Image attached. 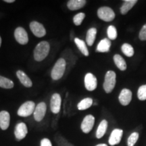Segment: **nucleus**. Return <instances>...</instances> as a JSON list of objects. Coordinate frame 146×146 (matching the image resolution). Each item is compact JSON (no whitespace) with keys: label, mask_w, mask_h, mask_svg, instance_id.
Here are the masks:
<instances>
[{"label":"nucleus","mask_w":146,"mask_h":146,"mask_svg":"<svg viewBox=\"0 0 146 146\" xmlns=\"http://www.w3.org/2000/svg\"><path fill=\"white\" fill-rule=\"evenodd\" d=\"M50 45L48 42L41 41L36 45L34 50V58L36 61L41 62L47 57L49 54Z\"/></svg>","instance_id":"nucleus-1"},{"label":"nucleus","mask_w":146,"mask_h":146,"mask_svg":"<svg viewBox=\"0 0 146 146\" xmlns=\"http://www.w3.org/2000/svg\"><path fill=\"white\" fill-rule=\"evenodd\" d=\"M66 66V60L64 58H60L55 64L52 70L51 76H52V79L59 80L60 78L62 77L64 73L65 72Z\"/></svg>","instance_id":"nucleus-2"},{"label":"nucleus","mask_w":146,"mask_h":146,"mask_svg":"<svg viewBox=\"0 0 146 146\" xmlns=\"http://www.w3.org/2000/svg\"><path fill=\"white\" fill-rule=\"evenodd\" d=\"M116 73L114 71H108L106 74L104 83V89L108 94L111 93L114 89L116 85Z\"/></svg>","instance_id":"nucleus-3"},{"label":"nucleus","mask_w":146,"mask_h":146,"mask_svg":"<svg viewBox=\"0 0 146 146\" xmlns=\"http://www.w3.org/2000/svg\"><path fill=\"white\" fill-rule=\"evenodd\" d=\"M35 104L33 102L29 101L24 103L18 110V115L22 117H27L34 113Z\"/></svg>","instance_id":"nucleus-4"},{"label":"nucleus","mask_w":146,"mask_h":146,"mask_svg":"<svg viewBox=\"0 0 146 146\" xmlns=\"http://www.w3.org/2000/svg\"><path fill=\"white\" fill-rule=\"evenodd\" d=\"M98 16L100 19L106 22L112 21L115 18L114 12L109 7L100 8L98 10Z\"/></svg>","instance_id":"nucleus-5"},{"label":"nucleus","mask_w":146,"mask_h":146,"mask_svg":"<svg viewBox=\"0 0 146 146\" xmlns=\"http://www.w3.org/2000/svg\"><path fill=\"white\" fill-rule=\"evenodd\" d=\"M14 36L18 43L21 45H26L29 41L28 34L23 27H18L16 29L14 32Z\"/></svg>","instance_id":"nucleus-6"},{"label":"nucleus","mask_w":146,"mask_h":146,"mask_svg":"<svg viewBox=\"0 0 146 146\" xmlns=\"http://www.w3.org/2000/svg\"><path fill=\"white\" fill-rule=\"evenodd\" d=\"M30 29L35 35L37 37H43L46 34V31L42 24L33 21L30 24Z\"/></svg>","instance_id":"nucleus-7"},{"label":"nucleus","mask_w":146,"mask_h":146,"mask_svg":"<svg viewBox=\"0 0 146 146\" xmlns=\"http://www.w3.org/2000/svg\"><path fill=\"white\" fill-rule=\"evenodd\" d=\"M95 123V118L92 115H87L81 123V130L84 133H89L93 129Z\"/></svg>","instance_id":"nucleus-8"},{"label":"nucleus","mask_w":146,"mask_h":146,"mask_svg":"<svg viewBox=\"0 0 146 146\" xmlns=\"http://www.w3.org/2000/svg\"><path fill=\"white\" fill-rule=\"evenodd\" d=\"M62 99L60 94H54L52 95L50 101V108L51 111L54 114H58L60 112L61 108Z\"/></svg>","instance_id":"nucleus-9"},{"label":"nucleus","mask_w":146,"mask_h":146,"mask_svg":"<svg viewBox=\"0 0 146 146\" xmlns=\"http://www.w3.org/2000/svg\"><path fill=\"white\" fill-rule=\"evenodd\" d=\"M47 110V106L44 102H41L35 107L34 111V118L36 121L40 122L44 118Z\"/></svg>","instance_id":"nucleus-10"},{"label":"nucleus","mask_w":146,"mask_h":146,"mask_svg":"<svg viewBox=\"0 0 146 146\" xmlns=\"http://www.w3.org/2000/svg\"><path fill=\"white\" fill-rule=\"evenodd\" d=\"M85 86L88 91H94L98 86L97 78L92 73H87L85 76Z\"/></svg>","instance_id":"nucleus-11"},{"label":"nucleus","mask_w":146,"mask_h":146,"mask_svg":"<svg viewBox=\"0 0 146 146\" xmlns=\"http://www.w3.org/2000/svg\"><path fill=\"white\" fill-rule=\"evenodd\" d=\"M27 133H28V129H27L26 124L20 123L16 125L15 131H14V135H15L16 139L18 141L23 139L27 136Z\"/></svg>","instance_id":"nucleus-12"},{"label":"nucleus","mask_w":146,"mask_h":146,"mask_svg":"<svg viewBox=\"0 0 146 146\" xmlns=\"http://www.w3.org/2000/svg\"><path fill=\"white\" fill-rule=\"evenodd\" d=\"M123 131L122 129H115L112 131L110 136L109 138V143L110 145H115L118 144L121 141L122 137H123Z\"/></svg>","instance_id":"nucleus-13"},{"label":"nucleus","mask_w":146,"mask_h":146,"mask_svg":"<svg viewBox=\"0 0 146 146\" xmlns=\"http://www.w3.org/2000/svg\"><path fill=\"white\" fill-rule=\"evenodd\" d=\"M118 99L122 105L127 106L132 100V92L128 89H123L120 92Z\"/></svg>","instance_id":"nucleus-14"},{"label":"nucleus","mask_w":146,"mask_h":146,"mask_svg":"<svg viewBox=\"0 0 146 146\" xmlns=\"http://www.w3.org/2000/svg\"><path fill=\"white\" fill-rule=\"evenodd\" d=\"M10 115L8 112L3 110L0 112V128L2 130H6L10 126Z\"/></svg>","instance_id":"nucleus-15"},{"label":"nucleus","mask_w":146,"mask_h":146,"mask_svg":"<svg viewBox=\"0 0 146 146\" xmlns=\"http://www.w3.org/2000/svg\"><path fill=\"white\" fill-rule=\"evenodd\" d=\"M16 75H17L18 79L21 82L24 86L26 87H31L33 85L32 81L31 78L27 75L26 73H25L22 70H18L16 72Z\"/></svg>","instance_id":"nucleus-16"},{"label":"nucleus","mask_w":146,"mask_h":146,"mask_svg":"<svg viewBox=\"0 0 146 146\" xmlns=\"http://www.w3.org/2000/svg\"><path fill=\"white\" fill-rule=\"evenodd\" d=\"M85 4V0H70L67 3V6L70 10H77L83 8Z\"/></svg>","instance_id":"nucleus-17"},{"label":"nucleus","mask_w":146,"mask_h":146,"mask_svg":"<svg viewBox=\"0 0 146 146\" xmlns=\"http://www.w3.org/2000/svg\"><path fill=\"white\" fill-rule=\"evenodd\" d=\"M111 46V41L108 39H104L98 45L96 51L98 52H108Z\"/></svg>","instance_id":"nucleus-18"},{"label":"nucleus","mask_w":146,"mask_h":146,"mask_svg":"<svg viewBox=\"0 0 146 146\" xmlns=\"http://www.w3.org/2000/svg\"><path fill=\"white\" fill-rule=\"evenodd\" d=\"M137 2V0H125V1H124V3L120 8L121 14L123 15L127 14L136 4Z\"/></svg>","instance_id":"nucleus-19"},{"label":"nucleus","mask_w":146,"mask_h":146,"mask_svg":"<svg viewBox=\"0 0 146 146\" xmlns=\"http://www.w3.org/2000/svg\"><path fill=\"white\" fill-rule=\"evenodd\" d=\"M108 128V122L107 120H103L98 126V129L96 131V137L98 139L102 138L105 135Z\"/></svg>","instance_id":"nucleus-20"},{"label":"nucleus","mask_w":146,"mask_h":146,"mask_svg":"<svg viewBox=\"0 0 146 146\" xmlns=\"http://www.w3.org/2000/svg\"><path fill=\"white\" fill-rule=\"evenodd\" d=\"M114 61L115 64L120 70L124 71L127 69V64L125 62V60L120 55H115L114 56Z\"/></svg>","instance_id":"nucleus-21"},{"label":"nucleus","mask_w":146,"mask_h":146,"mask_svg":"<svg viewBox=\"0 0 146 146\" xmlns=\"http://www.w3.org/2000/svg\"><path fill=\"white\" fill-rule=\"evenodd\" d=\"M96 34L97 29L96 28H91L88 30V31L87 33L86 41L89 46H91L94 44L96 37Z\"/></svg>","instance_id":"nucleus-22"},{"label":"nucleus","mask_w":146,"mask_h":146,"mask_svg":"<svg viewBox=\"0 0 146 146\" xmlns=\"http://www.w3.org/2000/svg\"><path fill=\"white\" fill-rule=\"evenodd\" d=\"M74 42H75L76 46H77L78 50L81 51L82 54H83L84 56H88L89 51L86 46V44H85V41H83V40L78 39V38H75V39H74Z\"/></svg>","instance_id":"nucleus-23"},{"label":"nucleus","mask_w":146,"mask_h":146,"mask_svg":"<svg viewBox=\"0 0 146 146\" xmlns=\"http://www.w3.org/2000/svg\"><path fill=\"white\" fill-rule=\"evenodd\" d=\"M93 104V100L91 98H87L82 100L78 104L77 108L79 110H84L88 109Z\"/></svg>","instance_id":"nucleus-24"},{"label":"nucleus","mask_w":146,"mask_h":146,"mask_svg":"<svg viewBox=\"0 0 146 146\" xmlns=\"http://www.w3.org/2000/svg\"><path fill=\"white\" fill-rule=\"evenodd\" d=\"M14 87V83L10 79L4 76H0V87L3 89H12Z\"/></svg>","instance_id":"nucleus-25"},{"label":"nucleus","mask_w":146,"mask_h":146,"mask_svg":"<svg viewBox=\"0 0 146 146\" xmlns=\"http://www.w3.org/2000/svg\"><path fill=\"white\" fill-rule=\"evenodd\" d=\"M122 52L127 57H131L134 54V50L133 47L129 43H124L121 47Z\"/></svg>","instance_id":"nucleus-26"},{"label":"nucleus","mask_w":146,"mask_h":146,"mask_svg":"<svg viewBox=\"0 0 146 146\" xmlns=\"http://www.w3.org/2000/svg\"><path fill=\"white\" fill-rule=\"evenodd\" d=\"M107 34L109 39H116V37H117V31H116V29L115 28V27L112 26V25L109 26L107 30Z\"/></svg>","instance_id":"nucleus-27"},{"label":"nucleus","mask_w":146,"mask_h":146,"mask_svg":"<svg viewBox=\"0 0 146 146\" xmlns=\"http://www.w3.org/2000/svg\"><path fill=\"white\" fill-rule=\"evenodd\" d=\"M139 133L137 132H134L131 133V135L129 136L127 140V145L128 146H134L135 144L137 143L139 139Z\"/></svg>","instance_id":"nucleus-28"},{"label":"nucleus","mask_w":146,"mask_h":146,"mask_svg":"<svg viewBox=\"0 0 146 146\" xmlns=\"http://www.w3.org/2000/svg\"><path fill=\"white\" fill-rule=\"evenodd\" d=\"M137 97L139 100L144 101L146 100V85H142L139 88L137 91Z\"/></svg>","instance_id":"nucleus-29"},{"label":"nucleus","mask_w":146,"mask_h":146,"mask_svg":"<svg viewBox=\"0 0 146 146\" xmlns=\"http://www.w3.org/2000/svg\"><path fill=\"white\" fill-rule=\"evenodd\" d=\"M85 17V14L81 12V13H78L74 16L73 18V23H74V25L76 26H79L81 25L82 22L83 21L84 18Z\"/></svg>","instance_id":"nucleus-30"},{"label":"nucleus","mask_w":146,"mask_h":146,"mask_svg":"<svg viewBox=\"0 0 146 146\" xmlns=\"http://www.w3.org/2000/svg\"><path fill=\"white\" fill-rule=\"evenodd\" d=\"M139 37L141 41H145L146 40V24L143 25L142 29L140 31L139 34Z\"/></svg>","instance_id":"nucleus-31"},{"label":"nucleus","mask_w":146,"mask_h":146,"mask_svg":"<svg viewBox=\"0 0 146 146\" xmlns=\"http://www.w3.org/2000/svg\"><path fill=\"white\" fill-rule=\"evenodd\" d=\"M40 146H52L50 140L47 138H44L41 141V145Z\"/></svg>","instance_id":"nucleus-32"},{"label":"nucleus","mask_w":146,"mask_h":146,"mask_svg":"<svg viewBox=\"0 0 146 146\" xmlns=\"http://www.w3.org/2000/svg\"><path fill=\"white\" fill-rule=\"evenodd\" d=\"M4 1L6 3H13L15 1L14 0H4Z\"/></svg>","instance_id":"nucleus-33"},{"label":"nucleus","mask_w":146,"mask_h":146,"mask_svg":"<svg viewBox=\"0 0 146 146\" xmlns=\"http://www.w3.org/2000/svg\"><path fill=\"white\" fill-rule=\"evenodd\" d=\"M96 146H108L106 144H104V143H101V144H98V145H97Z\"/></svg>","instance_id":"nucleus-34"},{"label":"nucleus","mask_w":146,"mask_h":146,"mask_svg":"<svg viewBox=\"0 0 146 146\" xmlns=\"http://www.w3.org/2000/svg\"><path fill=\"white\" fill-rule=\"evenodd\" d=\"M1 36H0V47H1Z\"/></svg>","instance_id":"nucleus-35"}]
</instances>
